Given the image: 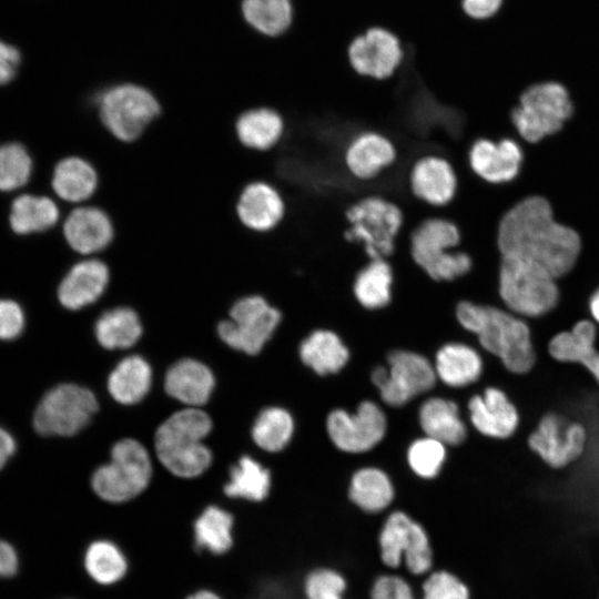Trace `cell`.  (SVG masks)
Instances as JSON below:
<instances>
[{"label":"cell","instance_id":"obj_7","mask_svg":"<svg viewBox=\"0 0 599 599\" xmlns=\"http://www.w3.org/2000/svg\"><path fill=\"white\" fill-rule=\"evenodd\" d=\"M151 478L148 450L140 441L124 438L113 445L110 461L95 469L91 487L101 500L121 505L140 496Z\"/></svg>","mask_w":599,"mask_h":599},{"label":"cell","instance_id":"obj_39","mask_svg":"<svg viewBox=\"0 0 599 599\" xmlns=\"http://www.w3.org/2000/svg\"><path fill=\"white\" fill-rule=\"evenodd\" d=\"M242 8L246 21L268 37L284 33L292 22L291 0H244Z\"/></svg>","mask_w":599,"mask_h":599},{"label":"cell","instance_id":"obj_43","mask_svg":"<svg viewBox=\"0 0 599 599\" xmlns=\"http://www.w3.org/2000/svg\"><path fill=\"white\" fill-rule=\"evenodd\" d=\"M345 587L343 577L328 569L315 570L305 580L307 599H342Z\"/></svg>","mask_w":599,"mask_h":599},{"label":"cell","instance_id":"obj_31","mask_svg":"<svg viewBox=\"0 0 599 599\" xmlns=\"http://www.w3.org/2000/svg\"><path fill=\"white\" fill-rule=\"evenodd\" d=\"M419 424L426 436L444 445H459L467 435L456 403L440 397L426 399L418 412Z\"/></svg>","mask_w":599,"mask_h":599},{"label":"cell","instance_id":"obj_2","mask_svg":"<svg viewBox=\"0 0 599 599\" xmlns=\"http://www.w3.org/2000/svg\"><path fill=\"white\" fill-rule=\"evenodd\" d=\"M460 325L475 334L480 346L516 375L529 373L537 359L531 329L525 318L491 305L461 301L456 307Z\"/></svg>","mask_w":599,"mask_h":599},{"label":"cell","instance_id":"obj_33","mask_svg":"<svg viewBox=\"0 0 599 599\" xmlns=\"http://www.w3.org/2000/svg\"><path fill=\"white\" fill-rule=\"evenodd\" d=\"M152 370L149 363L138 355L123 358L111 372L108 389L111 396L124 405L136 404L150 390Z\"/></svg>","mask_w":599,"mask_h":599},{"label":"cell","instance_id":"obj_5","mask_svg":"<svg viewBox=\"0 0 599 599\" xmlns=\"http://www.w3.org/2000/svg\"><path fill=\"white\" fill-rule=\"evenodd\" d=\"M541 265L524 257L500 255L498 293L506 308L522 318H538L554 311L560 291Z\"/></svg>","mask_w":599,"mask_h":599},{"label":"cell","instance_id":"obj_4","mask_svg":"<svg viewBox=\"0 0 599 599\" xmlns=\"http://www.w3.org/2000/svg\"><path fill=\"white\" fill-rule=\"evenodd\" d=\"M211 429V418L196 407L172 414L155 432L160 463L176 477H199L212 463L211 450L202 443Z\"/></svg>","mask_w":599,"mask_h":599},{"label":"cell","instance_id":"obj_47","mask_svg":"<svg viewBox=\"0 0 599 599\" xmlns=\"http://www.w3.org/2000/svg\"><path fill=\"white\" fill-rule=\"evenodd\" d=\"M502 0H460L464 13L474 20H485L498 12Z\"/></svg>","mask_w":599,"mask_h":599},{"label":"cell","instance_id":"obj_37","mask_svg":"<svg viewBox=\"0 0 599 599\" xmlns=\"http://www.w3.org/2000/svg\"><path fill=\"white\" fill-rule=\"evenodd\" d=\"M95 336L106 349L129 348L142 335L138 314L130 307H115L101 314L95 323Z\"/></svg>","mask_w":599,"mask_h":599},{"label":"cell","instance_id":"obj_49","mask_svg":"<svg viewBox=\"0 0 599 599\" xmlns=\"http://www.w3.org/2000/svg\"><path fill=\"white\" fill-rule=\"evenodd\" d=\"M18 556L14 548L0 540V577H11L18 570Z\"/></svg>","mask_w":599,"mask_h":599},{"label":"cell","instance_id":"obj_13","mask_svg":"<svg viewBox=\"0 0 599 599\" xmlns=\"http://www.w3.org/2000/svg\"><path fill=\"white\" fill-rule=\"evenodd\" d=\"M587 441L585 425L557 412L544 414L527 438L529 449L555 470L577 461L583 455Z\"/></svg>","mask_w":599,"mask_h":599},{"label":"cell","instance_id":"obj_23","mask_svg":"<svg viewBox=\"0 0 599 599\" xmlns=\"http://www.w3.org/2000/svg\"><path fill=\"white\" fill-rule=\"evenodd\" d=\"M110 282L109 265L100 258L89 257L73 264L59 284L60 303L72 311L94 303Z\"/></svg>","mask_w":599,"mask_h":599},{"label":"cell","instance_id":"obj_45","mask_svg":"<svg viewBox=\"0 0 599 599\" xmlns=\"http://www.w3.org/2000/svg\"><path fill=\"white\" fill-rule=\"evenodd\" d=\"M24 316L13 301L0 300V339H13L23 329Z\"/></svg>","mask_w":599,"mask_h":599},{"label":"cell","instance_id":"obj_19","mask_svg":"<svg viewBox=\"0 0 599 599\" xmlns=\"http://www.w3.org/2000/svg\"><path fill=\"white\" fill-rule=\"evenodd\" d=\"M524 154L512 139L498 141L479 138L470 145L468 164L481 181L498 185L512 181L519 173Z\"/></svg>","mask_w":599,"mask_h":599},{"label":"cell","instance_id":"obj_29","mask_svg":"<svg viewBox=\"0 0 599 599\" xmlns=\"http://www.w3.org/2000/svg\"><path fill=\"white\" fill-rule=\"evenodd\" d=\"M214 385L211 369L192 358L173 364L166 372L164 382L165 390L171 397L194 407L209 400Z\"/></svg>","mask_w":599,"mask_h":599},{"label":"cell","instance_id":"obj_26","mask_svg":"<svg viewBox=\"0 0 599 599\" xmlns=\"http://www.w3.org/2000/svg\"><path fill=\"white\" fill-rule=\"evenodd\" d=\"M51 186L62 201L81 204L100 191V171L90 160L69 155L54 165Z\"/></svg>","mask_w":599,"mask_h":599},{"label":"cell","instance_id":"obj_48","mask_svg":"<svg viewBox=\"0 0 599 599\" xmlns=\"http://www.w3.org/2000/svg\"><path fill=\"white\" fill-rule=\"evenodd\" d=\"M20 64L19 51L2 41H0V84L10 82Z\"/></svg>","mask_w":599,"mask_h":599},{"label":"cell","instance_id":"obj_41","mask_svg":"<svg viewBox=\"0 0 599 599\" xmlns=\"http://www.w3.org/2000/svg\"><path fill=\"white\" fill-rule=\"evenodd\" d=\"M32 160L26 148L19 143L0 145V191H13L30 179Z\"/></svg>","mask_w":599,"mask_h":599},{"label":"cell","instance_id":"obj_50","mask_svg":"<svg viewBox=\"0 0 599 599\" xmlns=\"http://www.w3.org/2000/svg\"><path fill=\"white\" fill-rule=\"evenodd\" d=\"M16 450L13 437L0 427V469L6 465L8 459Z\"/></svg>","mask_w":599,"mask_h":599},{"label":"cell","instance_id":"obj_21","mask_svg":"<svg viewBox=\"0 0 599 599\" xmlns=\"http://www.w3.org/2000/svg\"><path fill=\"white\" fill-rule=\"evenodd\" d=\"M408 181L412 194L434 207L450 203L458 186L450 162L435 154L419 158L410 169Z\"/></svg>","mask_w":599,"mask_h":599},{"label":"cell","instance_id":"obj_34","mask_svg":"<svg viewBox=\"0 0 599 599\" xmlns=\"http://www.w3.org/2000/svg\"><path fill=\"white\" fill-rule=\"evenodd\" d=\"M394 284V271L388 260H370L357 271L353 293L367 309H378L389 304Z\"/></svg>","mask_w":599,"mask_h":599},{"label":"cell","instance_id":"obj_36","mask_svg":"<svg viewBox=\"0 0 599 599\" xmlns=\"http://www.w3.org/2000/svg\"><path fill=\"white\" fill-rule=\"evenodd\" d=\"M271 474L260 463L248 456L240 458L230 470V479L223 493L232 499L263 501L270 494Z\"/></svg>","mask_w":599,"mask_h":599},{"label":"cell","instance_id":"obj_35","mask_svg":"<svg viewBox=\"0 0 599 599\" xmlns=\"http://www.w3.org/2000/svg\"><path fill=\"white\" fill-rule=\"evenodd\" d=\"M59 217L60 210L52 199L22 194L12 202L9 222L16 233L28 234L53 227Z\"/></svg>","mask_w":599,"mask_h":599},{"label":"cell","instance_id":"obj_6","mask_svg":"<svg viewBox=\"0 0 599 599\" xmlns=\"http://www.w3.org/2000/svg\"><path fill=\"white\" fill-rule=\"evenodd\" d=\"M410 255L434 282H454L473 270L471 256L459 248L458 226L445 217H428L410 233Z\"/></svg>","mask_w":599,"mask_h":599},{"label":"cell","instance_id":"obj_25","mask_svg":"<svg viewBox=\"0 0 599 599\" xmlns=\"http://www.w3.org/2000/svg\"><path fill=\"white\" fill-rule=\"evenodd\" d=\"M597 333V325L591 319H579L571 329L559 332L549 339L548 354L559 363L583 366L599 385Z\"/></svg>","mask_w":599,"mask_h":599},{"label":"cell","instance_id":"obj_3","mask_svg":"<svg viewBox=\"0 0 599 599\" xmlns=\"http://www.w3.org/2000/svg\"><path fill=\"white\" fill-rule=\"evenodd\" d=\"M92 105L105 133L125 145L140 141L163 113L160 98L133 82L115 83L97 91Z\"/></svg>","mask_w":599,"mask_h":599},{"label":"cell","instance_id":"obj_51","mask_svg":"<svg viewBox=\"0 0 599 599\" xmlns=\"http://www.w3.org/2000/svg\"><path fill=\"white\" fill-rule=\"evenodd\" d=\"M183 599H225L220 592L211 588H197L189 592Z\"/></svg>","mask_w":599,"mask_h":599},{"label":"cell","instance_id":"obj_16","mask_svg":"<svg viewBox=\"0 0 599 599\" xmlns=\"http://www.w3.org/2000/svg\"><path fill=\"white\" fill-rule=\"evenodd\" d=\"M382 408L370 400L362 402L354 414L344 409L329 413L326 428L333 444L346 453H364L375 447L386 433Z\"/></svg>","mask_w":599,"mask_h":599},{"label":"cell","instance_id":"obj_15","mask_svg":"<svg viewBox=\"0 0 599 599\" xmlns=\"http://www.w3.org/2000/svg\"><path fill=\"white\" fill-rule=\"evenodd\" d=\"M380 556L385 565L397 567L402 556L408 569L416 575L432 566V550L425 530L402 511L393 512L379 535Z\"/></svg>","mask_w":599,"mask_h":599},{"label":"cell","instance_id":"obj_1","mask_svg":"<svg viewBox=\"0 0 599 599\" xmlns=\"http://www.w3.org/2000/svg\"><path fill=\"white\" fill-rule=\"evenodd\" d=\"M499 255L532 261L559 278L575 266L581 250L579 234L558 223L542 196L526 197L499 219L496 234Z\"/></svg>","mask_w":599,"mask_h":599},{"label":"cell","instance_id":"obj_12","mask_svg":"<svg viewBox=\"0 0 599 599\" xmlns=\"http://www.w3.org/2000/svg\"><path fill=\"white\" fill-rule=\"evenodd\" d=\"M281 321V313L260 295L237 300L230 319L217 326L220 338L230 347L248 355L258 354Z\"/></svg>","mask_w":599,"mask_h":599},{"label":"cell","instance_id":"obj_17","mask_svg":"<svg viewBox=\"0 0 599 599\" xmlns=\"http://www.w3.org/2000/svg\"><path fill=\"white\" fill-rule=\"evenodd\" d=\"M234 214L247 232L267 234L283 222L286 203L280 190L265 180L244 184L235 200Z\"/></svg>","mask_w":599,"mask_h":599},{"label":"cell","instance_id":"obj_9","mask_svg":"<svg viewBox=\"0 0 599 599\" xmlns=\"http://www.w3.org/2000/svg\"><path fill=\"white\" fill-rule=\"evenodd\" d=\"M572 110L571 100L564 85L544 82L534 84L521 93L519 104L510 112V119L524 140L536 143L558 132L571 116Z\"/></svg>","mask_w":599,"mask_h":599},{"label":"cell","instance_id":"obj_8","mask_svg":"<svg viewBox=\"0 0 599 599\" xmlns=\"http://www.w3.org/2000/svg\"><path fill=\"white\" fill-rule=\"evenodd\" d=\"M348 223L344 238L364 248L370 260H388L402 230L404 216L400 207L379 195L364 196L345 212Z\"/></svg>","mask_w":599,"mask_h":599},{"label":"cell","instance_id":"obj_10","mask_svg":"<svg viewBox=\"0 0 599 599\" xmlns=\"http://www.w3.org/2000/svg\"><path fill=\"white\" fill-rule=\"evenodd\" d=\"M98 407L90 389L75 384H60L38 404L33 426L43 436H72L89 424Z\"/></svg>","mask_w":599,"mask_h":599},{"label":"cell","instance_id":"obj_22","mask_svg":"<svg viewBox=\"0 0 599 599\" xmlns=\"http://www.w3.org/2000/svg\"><path fill=\"white\" fill-rule=\"evenodd\" d=\"M285 120L274 108L257 105L242 110L233 122L236 142L245 150L266 153L275 149L285 134Z\"/></svg>","mask_w":599,"mask_h":599},{"label":"cell","instance_id":"obj_14","mask_svg":"<svg viewBox=\"0 0 599 599\" xmlns=\"http://www.w3.org/2000/svg\"><path fill=\"white\" fill-rule=\"evenodd\" d=\"M346 57L357 75L385 81L393 78L403 65L405 51L395 32L374 26L349 41Z\"/></svg>","mask_w":599,"mask_h":599},{"label":"cell","instance_id":"obj_32","mask_svg":"<svg viewBox=\"0 0 599 599\" xmlns=\"http://www.w3.org/2000/svg\"><path fill=\"white\" fill-rule=\"evenodd\" d=\"M302 362L318 375L339 372L349 358V352L337 334L317 329L300 345Z\"/></svg>","mask_w":599,"mask_h":599},{"label":"cell","instance_id":"obj_52","mask_svg":"<svg viewBox=\"0 0 599 599\" xmlns=\"http://www.w3.org/2000/svg\"><path fill=\"white\" fill-rule=\"evenodd\" d=\"M591 321L599 326V287L591 294L588 302Z\"/></svg>","mask_w":599,"mask_h":599},{"label":"cell","instance_id":"obj_44","mask_svg":"<svg viewBox=\"0 0 599 599\" xmlns=\"http://www.w3.org/2000/svg\"><path fill=\"white\" fill-rule=\"evenodd\" d=\"M424 599H469L467 586L447 571L430 575L423 585Z\"/></svg>","mask_w":599,"mask_h":599},{"label":"cell","instance_id":"obj_38","mask_svg":"<svg viewBox=\"0 0 599 599\" xmlns=\"http://www.w3.org/2000/svg\"><path fill=\"white\" fill-rule=\"evenodd\" d=\"M349 498L366 511H380L394 498V488L388 476L375 467L357 470L351 480Z\"/></svg>","mask_w":599,"mask_h":599},{"label":"cell","instance_id":"obj_42","mask_svg":"<svg viewBox=\"0 0 599 599\" xmlns=\"http://www.w3.org/2000/svg\"><path fill=\"white\" fill-rule=\"evenodd\" d=\"M445 446L428 436L416 439L407 450L409 467L423 478L437 476L446 457Z\"/></svg>","mask_w":599,"mask_h":599},{"label":"cell","instance_id":"obj_30","mask_svg":"<svg viewBox=\"0 0 599 599\" xmlns=\"http://www.w3.org/2000/svg\"><path fill=\"white\" fill-rule=\"evenodd\" d=\"M435 373L450 387H465L477 382L484 369L480 354L463 343H449L438 349Z\"/></svg>","mask_w":599,"mask_h":599},{"label":"cell","instance_id":"obj_46","mask_svg":"<svg viewBox=\"0 0 599 599\" xmlns=\"http://www.w3.org/2000/svg\"><path fill=\"white\" fill-rule=\"evenodd\" d=\"M372 599H415L409 586L395 576L378 578L372 588Z\"/></svg>","mask_w":599,"mask_h":599},{"label":"cell","instance_id":"obj_27","mask_svg":"<svg viewBox=\"0 0 599 599\" xmlns=\"http://www.w3.org/2000/svg\"><path fill=\"white\" fill-rule=\"evenodd\" d=\"M191 536L197 552L225 556L235 545V517L221 506L209 505L194 518Z\"/></svg>","mask_w":599,"mask_h":599},{"label":"cell","instance_id":"obj_18","mask_svg":"<svg viewBox=\"0 0 599 599\" xmlns=\"http://www.w3.org/2000/svg\"><path fill=\"white\" fill-rule=\"evenodd\" d=\"M62 233L70 248L81 255L109 250L116 240V224L102 205H79L64 219Z\"/></svg>","mask_w":599,"mask_h":599},{"label":"cell","instance_id":"obj_40","mask_svg":"<svg viewBox=\"0 0 599 599\" xmlns=\"http://www.w3.org/2000/svg\"><path fill=\"white\" fill-rule=\"evenodd\" d=\"M293 432L294 422L286 409L267 407L257 416L252 428V437L260 448L275 453L288 444Z\"/></svg>","mask_w":599,"mask_h":599},{"label":"cell","instance_id":"obj_20","mask_svg":"<svg viewBox=\"0 0 599 599\" xmlns=\"http://www.w3.org/2000/svg\"><path fill=\"white\" fill-rule=\"evenodd\" d=\"M469 419L481 435L507 439L518 429L520 415L508 395L500 388L487 387L468 402Z\"/></svg>","mask_w":599,"mask_h":599},{"label":"cell","instance_id":"obj_28","mask_svg":"<svg viewBox=\"0 0 599 599\" xmlns=\"http://www.w3.org/2000/svg\"><path fill=\"white\" fill-rule=\"evenodd\" d=\"M82 562L88 577L102 588L121 583L131 566L123 548L108 537L91 540L84 549Z\"/></svg>","mask_w":599,"mask_h":599},{"label":"cell","instance_id":"obj_11","mask_svg":"<svg viewBox=\"0 0 599 599\" xmlns=\"http://www.w3.org/2000/svg\"><path fill=\"white\" fill-rule=\"evenodd\" d=\"M387 362L388 368L375 367L370 375L387 405L404 406L415 396L434 387L437 376L425 356L398 349L388 354Z\"/></svg>","mask_w":599,"mask_h":599},{"label":"cell","instance_id":"obj_24","mask_svg":"<svg viewBox=\"0 0 599 599\" xmlns=\"http://www.w3.org/2000/svg\"><path fill=\"white\" fill-rule=\"evenodd\" d=\"M397 158L394 143L375 131L357 134L347 145L344 163L348 173L361 182L376 179Z\"/></svg>","mask_w":599,"mask_h":599}]
</instances>
